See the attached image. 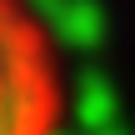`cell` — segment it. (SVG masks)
<instances>
[{
	"mask_svg": "<svg viewBox=\"0 0 135 135\" xmlns=\"http://www.w3.org/2000/svg\"><path fill=\"white\" fill-rule=\"evenodd\" d=\"M70 70L60 35L30 0H0V135H60Z\"/></svg>",
	"mask_w": 135,
	"mask_h": 135,
	"instance_id": "6da1fadb",
	"label": "cell"
}]
</instances>
